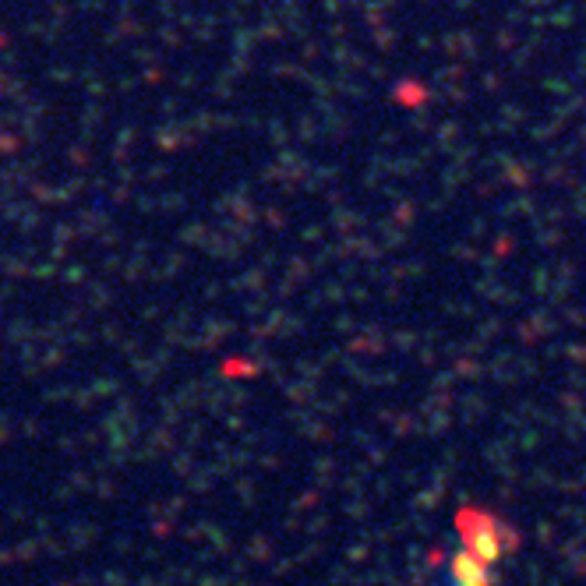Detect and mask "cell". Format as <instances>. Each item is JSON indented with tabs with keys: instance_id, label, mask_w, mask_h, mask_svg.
<instances>
[{
	"instance_id": "obj_2",
	"label": "cell",
	"mask_w": 586,
	"mask_h": 586,
	"mask_svg": "<svg viewBox=\"0 0 586 586\" xmlns=\"http://www.w3.org/2000/svg\"><path fill=\"white\" fill-rule=\"evenodd\" d=\"M442 586H498V569L470 555L466 548H456L445 562V579Z\"/></svg>"
},
{
	"instance_id": "obj_1",
	"label": "cell",
	"mask_w": 586,
	"mask_h": 586,
	"mask_svg": "<svg viewBox=\"0 0 586 586\" xmlns=\"http://www.w3.org/2000/svg\"><path fill=\"white\" fill-rule=\"evenodd\" d=\"M456 537L459 548H466L470 555H477L481 562H488L491 569L512 558L519 551V530L498 512L484 509V505H463L456 512Z\"/></svg>"
}]
</instances>
